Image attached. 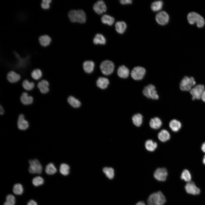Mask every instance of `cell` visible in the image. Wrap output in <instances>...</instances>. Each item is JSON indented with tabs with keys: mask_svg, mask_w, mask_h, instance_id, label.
<instances>
[{
	"mask_svg": "<svg viewBox=\"0 0 205 205\" xmlns=\"http://www.w3.org/2000/svg\"><path fill=\"white\" fill-rule=\"evenodd\" d=\"M169 19L168 14L164 11H161L157 12L155 16L156 22L159 25L161 26L166 24L168 22Z\"/></svg>",
	"mask_w": 205,
	"mask_h": 205,
	"instance_id": "ba28073f",
	"label": "cell"
},
{
	"mask_svg": "<svg viewBox=\"0 0 205 205\" xmlns=\"http://www.w3.org/2000/svg\"><path fill=\"white\" fill-rule=\"evenodd\" d=\"M103 172L109 179H112L114 176V171L111 167H105L103 169Z\"/></svg>",
	"mask_w": 205,
	"mask_h": 205,
	"instance_id": "d590c367",
	"label": "cell"
},
{
	"mask_svg": "<svg viewBox=\"0 0 205 205\" xmlns=\"http://www.w3.org/2000/svg\"><path fill=\"white\" fill-rule=\"evenodd\" d=\"M181 124L179 121L173 119L170 122L169 126L171 130L175 132L178 131L181 128Z\"/></svg>",
	"mask_w": 205,
	"mask_h": 205,
	"instance_id": "f546056e",
	"label": "cell"
},
{
	"mask_svg": "<svg viewBox=\"0 0 205 205\" xmlns=\"http://www.w3.org/2000/svg\"><path fill=\"white\" fill-rule=\"evenodd\" d=\"M203 163L204 165H205V155H204V158L203 159Z\"/></svg>",
	"mask_w": 205,
	"mask_h": 205,
	"instance_id": "c3c4849f",
	"label": "cell"
},
{
	"mask_svg": "<svg viewBox=\"0 0 205 205\" xmlns=\"http://www.w3.org/2000/svg\"><path fill=\"white\" fill-rule=\"evenodd\" d=\"M4 110L3 106L1 104L0 105V114L3 115L4 113Z\"/></svg>",
	"mask_w": 205,
	"mask_h": 205,
	"instance_id": "ee69618b",
	"label": "cell"
},
{
	"mask_svg": "<svg viewBox=\"0 0 205 205\" xmlns=\"http://www.w3.org/2000/svg\"><path fill=\"white\" fill-rule=\"evenodd\" d=\"M201 149L205 153V142L202 144L201 147Z\"/></svg>",
	"mask_w": 205,
	"mask_h": 205,
	"instance_id": "7dc6e473",
	"label": "cell"
},
{
	"mask_svg": "<svg viewBox=\"0 0 205 205\" xmlns=\"http://www.w3.org/2000/svg\"><path fill=\"white\" fill-rule=\"evenodd\" d=\"M69 165L65 163L62 164L60 166V173L63 175H67L69 173Z\"/></svg>",
	"mask_w": 205,
	"mask_h": 205,
	"instance_id": "74e56055",
	"label": "cell"
},
{
	"mask_svg": "<svg viewBox=\"0 0 205 205\" xmlns=\"http://www.w3.org/2000/svg\"><path fill=\"white\" fill-rule=\"evenodd\" d=\"M93 9L96 13L101 15L106 12L107 8L103 1L99 0L96 2L94 5Z\"/></svg>",
	"mask_w": 205,
	"mask_h": 205,
	"instance_id": "2e32d148",
	"label": "cell"
},
{
	"mask_svg": "<svg viewBox=\"0 0 205 205\" xmlns=\"http://www.w3.org/2000/svg\"><path fill=\"white\" fill-rule=\"evenodd\" d=\"M181 178L182 180L188 183L191 181V175L188 170L184 169L181 173Z\"/></svg>",
	"mask_w": 205,
	"mask_h": 205,
	"instance_id": "e575fe53",
	"label": "cell"
},
{
	"mask_svg": "<svg viewBox=\"0 0 205 205\" xmlns=\"http://www.w3.org/2000/svg\"><path fill=\"white\" fill-rule=\"evenodd\" d=\"M167 175V171L165 168H159L157 169L155 171L153 174L155 178L160 181H166Z\"/></svg>",
	"mask_w": 205,
	"mask_h": 205,
	"instance_id": "8fae6325",
	"label": "cell"
},
{
	"mask_svg": "<svg viewBox=\"0 0 205 205\" xmlns=\"http://www.w3.org/2000/svg\"><path fill=\"white\" fill-rule=\"evenodd\" d=\"M23 88L27 91H30L32 90L35 87L34 83L32 81H29L27 79L23 80L21 83Z\"/></svg>",
	"mask_w": 205,
	"mask_h": 205,
	"instance_id": "44dd1931",
	"label": "cell"
},
{
	"mask_svg": "<svg viewBox=\"0 0 205 205\" xmlns=\"http://www.w3.org/2000/svg\"><path fill=\"white\" fill-rule=\"evenodd\" d=\"M20 101L22 105L29 106L33 103L34 99L32 96L29 95L27 92H23L20 96Z\"/></svg>",
	"mask_w": 205,
	"mask_h": 205,
	"instance_id": "5bb4252c",
	"label": "cell"
},
{
	"mask_svg": "<svg viewBox=\"0 0 205 205\" xmlns=\"http://www.w3.org/2000/svg\"><path fill=\"white\" fill-rule=\"evenodd\" d=\"M201 99L203 102H205V90L203 92L201 96Z\"/></svg>",
	"mask_w": 205,
	"mask_h": 205,
	"instance_id": "f6af8a7d",
	"label": "cell"
},
{
	"mask_svg": "<svg viewBox=\"0 0 205 205\" xmlns=\"http://www.w3.org/2000/svg\"><path fill=\"white\" fill-rule=\"evenodd\" d=\"M13 191L15 194L20 195L23 192V189L22 185L20 183L15 184L13 188Z\"/></svg>",
	"mask_w": 205,
	"mask_h": 205,
	"instance_id": "8d00e7d4",
	"label": "cell"
},
{
	"mask_svg": "<svg viewBox=\"0 0 205 205\" xmlns=\"http://www.w3.org/2000/svg\"><path fill=\"white\" fill-rule=\"evenodd\" d=\"M196 82L192 77H184L181 81L180 89L182 91H190L196 84Z\"/></svg>",
	"mask_w": 205,
	"mask_h": 205,
	"instance_id": "3957f363",
	"label": "cell"
},
{
	"mask_svg": "<svg viewBox=\"0 0 205 205\" xmlns=\"http://www.w3.org/2000/svg\"><path fill=\"white\" fill-rule=\"evenodd\" d=\"M101 21L104 24L109 26L113 24L114 22V18L108 15H104L101 18Z\"/></svg>",
	"mask_w": 205,
	"mask_h": 205,
	"instance_id": "f1b7e54d",
	"label": "cell"
},
{
	"mask_svg": "<svg viewBox=\"0 0 205 205\" xmlns=\"http://www.w3.org/2000/svg\"><path fill=\"white\" fill-rule=\"evenodd\" d=\"M68 15L70 20L72 22H77L83 23L86 20L85 13L81 9L71 10L69 12Z\"/></svg>",
	"mask_w": 205,
	"mask_h": 205,
	"instance_id": "7a4b0ae2",
	"label": "cell"
},
{
	"mask_svg": "<svg viewBox=\"0 0 205 205\" xmlns=\"http://www.w3.org/2000/svg\"><path fill=\"white\" fill-rule=\"evenodd\" d=\"M149 124L151 128L156 130L159 129L161 127L162 122L159 118L155 117L151 119Z\"/></svg>",
	"mask_w": 205,
	"mask_h": 205,
	"instance_id": "603a6c76",
	"label": "cell"
},
{
	"mask_svg": "<svg viewBox=\"0 0 205 205\" xmlns=\"http://www.w3.org/2000/svg\"><path fill=\"white\" fill-rule=\"evenodd\" d=\"M30 75L33 79L36 81L39 80L42 77L43 74L42 71L37 68L33 69L31 72Z\"/></svg>",
	"mask_w": 205,
	"mask_h": 205,
	"instance_id": "484cf974",
	"label": "cell"
},
{
	"mask_svg": "<svg viewBox=\"0 0 205 205\" xmlns=\"http://www.w3.org/2000/svg\"><path fill=\"white\" fill-rule=\"evenodd\" d=\"M127 28L126 23L123 21L117 22L115 24V29L116 31L119 34H123L126 31Z\"/></svg>",
	"mask_w": 205,
	"mask_h": 205,
	"instance_id": "ac0fdd59",
	"label": "cell"
},
{
	"mask_svg": "<svg viewBox=\"0 0 205 205\" xmlns=\"http://www.w3.org/2000/svg\"><path fill=\"white\" fill-rule=\"evenodd\" d=\"M187 19L188 22L190 24H196L198 27H202L204 25L205 22L203 18L199 14L194 12L188 14Z\"/></svg>",
	"mask_w": 205,
	"mask_h": 205,
	"instance_id": "277c9868",
	"label": "cell"
},
{
	"mask_svg": "<svg viewBox=\"0 0 205 205\" xmlns=\"http://www.w3.org/2000/svg\"><path fill=\"white\" fill-rule=\"evenodd\" d=\"M30 165L28 171L30 173L32 174H40L42 170V166L38 161L37 159H30L28 161Z\"/></svg>",
	"mask_w": 205,
	"mask_h": 205,
	"instance_id": "52a82bcc",
	"label": "cell"
},
{
	"mask_svg": "<svg viewBox=\"0 0 205 205\" xmlns=\"http://www.w3.org/2000/svg\"><path fill=\"white\" fill-rule=\"evenodd\" d=\"M95 66L94 62L91 61H86L83 64V69L87 73H91L93 70Z\"/></svg>",
	"mask_w": 205,
	"mask_h": 205,
	"instance_id": "cb8c5ba5",
	"label": "cell"
},
{
	"mask_svg": "<svg viewBox=\"0 0 205 205\" xmlns=\"http://www.w3.org/2000/svg\"><path fill=\"white\" fill-rule=\"evenodd\" d=\"M32 182L34 186H37L43 184L44 182V181L42 177L38 176L34 177L33 179Z\"/></svg>",
	"mask_w": 205,
	"mask_h": 205,
	"instance_id": "ab89813d",
	"label": "cell"
},
{
	"mask_svg": "<svg viewBox=\"0 0 205 205\" xmlns=\"http://www.w3.org/2000/svg\"><path fill=\"white\" fill-rule=\"evenodd\" d=\"M93 42L95 44H104L106 40L104 36L100 34H97L93 39Z\"/></svg>",
	"mask_w": 205,
	"mask_h": 205,
	"instance_id": "1f68e13d",
	"label": "cell"
},
{
	"mask_svg": "<svg viewBox=\"0 0 205 205\" xmlns=\"http://www.w3.org/2000/svg\"><path fill=\"white\" fill-rule=\"evenodd\" d=\"M45 171L47 174L52 175L55 173L57 170L54 164L52 163H50L46 166Z\"/></svg>",
	"mask_w": 205,
	"mask_h": 205,
	"instance_id": "836d02e7",
	"label": "cell"
},
{
	"mask_svg": "<svg viewBox=\"0 0 205 205\" xmlns=\"http://www.w3.org/2000/svg\"><path fill=\"white\" fill-rule=\"evenodd\" d=\"M27 205H37V203L34 200H31L27 203Z\"/></svg>",
	"mask_w": 205,
	"mask_h": 205,
	"instance_id": "7bdbcfd3",
	"label": "cell"
},
{
	"mask_svg": "<svg viewBox=\"0 0 205 205\" xmlns=\"http://www.w3.org/2000/svg\"><path fill=\"white\" fill-rule=\"evenodd\" d=\"M37 87L39 92L42 94H48L50 91V84L46 79H43L38 82Z\"/></svg>",
	"mask_w": 205,
	"mask_h": 205,
	"instance_id": "7c38bea8",
	"label": "cell"
},
{
	"mask_svg": "<svg viewBox=\"0 0 205 205\" xmlns=\"http://www.w3.org/2000/svg\"><path fill=\"white\" fill-rule=\"evenodd\" d=\"M204 90V86L203 85L198 84L195 85L190 91L192 96V99L194 100L201 99Z\"/></svg>",
	"mask_w": 205,
	"mask_h": 205,
	"instance_id": "9c48e42d",
	"label": "cell"
},
{
	"mask_svg": "<svg viewBox=\"0 0 205 205\" xmlns=\"http://www.w3.org/2000/svg\"><path fill=\"white\" fill-rule=\"evenodd\" d=\"M67 101L70 105L74 108H79L81 105L80 102L73 96H69L67 99Z\"/></svg>",
	"mask_w": 205,
	"mask_h": 205,
	"instance_id": "d6a6232c",
	"label": "cell"
},
{
	"mask_svg": "<svg viewBox=\"0 0 205 205\" xmlns=\"http://www.w3.org/2000/svg\"><path fill=\"white\" fill-rule=\"evenodd\" d=\"M114 68V63L109 60H106L102 62L100 68L102 73L104 75H108L113 71Z\"/></svg>",
	"mask_w": 205,
	"mask_h": 205,
	"instance_id": "5b68a950",
	"label": "cell"
},
{
	"mask_svg": "<svg viewBox=\"0 0 205 205\" xmlns=\"http://www.w3.org/2000/svg\"><path fill=\"white\" fill-rule=\"evenodd\" d=\"M17 126L18 128L21 130H25L29 126L28 122L25 119L24 116L22 114H20L19 116Z\"/></svg>",
	"mask_w": 205,
	"mask_h": 205,
	"instance_id": "e0dca14e",
	"label": "cell"
},
{
	"mask_svg": "<svg viewBox=\"0 0 205 205\" xmlns=\"http://www.w3.org/2000/svg\"><path fill=\"white\" fill-rule=\"evenodd\" d=\"M135 205H146L143 201H140L137 202Z\"/></svg>",
	"mask_w": 205,
	"mask_h": 205,
	"instance_id": "bcb514c9",
	"label": "cell"
},
{
	"mask_svg": "<svg viewBox=\"0 0 205 205\" xmlns=\"http://www.w3.org/2000/svg\"><path fill=\"white\" fill-rule=\"evenodd\" d=\"M120 3L122 5H126L131 4L132 3V0H120Z\"/></svg>",
	"mask_w": 205,
	"mask_h": 205,
	"instance_id": "b9f144b4",
	"label": "cell"
},
{
	"mask_svg": "<svg viewBox=\"0 0 205 205\" xmlns=\"http://www.w3.org/2000/svg\"><path fill=\"white\" fill-rule=\"evenodd\" d=\"M145 72L146 70L143 67L140 66H136L132 70L131 76L135 80H140L143 78Z\"/></svg>",
	"mask_w": 205,
	"mask_h": 205,
	"instance_id": "30bf717a",
	"label": "cell"
},
{
	"mask_svg": "<svg viewBox=\"0 0 205 205\" xmlns=\"http://www.w3.org/2000/svg\"><path fill=\"white\" fill-rule=\"evenodd\" d=\"M117 73L118 76L123 78H126L129 75L130 71L125 66L122 65L119 67Z\"/></svg>",
	"mask_w": 205,
	"mask_h": 205,
	"instance_id": "d6986e66",
	"label": "cell"
},
{
	"mask_svg": "<svg viewBox=\"0 0 205 205\" xmlns=\"http://www.w3.org/2000/svg\"><path fill=\"white\" fill-rule=\"evenodd\" d=\"M39 40L41 46L46 47L50 44L51 41V39L48 35H44L40 36L39 38Z\"/></svg>",
	"mask_w": 205,
	"mask_h": 205,
	"instance_id": "4316f807",
	"label": "cell"
},
{
	"mask_svg": "<svg viewBox=\"0 0 205 205\" xmlns=\"http://www.w3.org/2000/svg\"><path fill=\"white\" fill-rule=\"evenodd\" d=\"M51 0H43L41 4L42 7L44 9H48L50 8V4L51 3Z\"/></svg>",
	"mask_w": 205,
	"mask_h": 205,
	"instance_id": "60d3db41",
	"label": "cell"
},
{
	"mask_svg": "<svg viewBox=\"0 0 205 205\" xmlns=\"http://www.w3.org/2000/svg\"><path fill=\"white\" fill-rule=\"evenodd\" d=\"M15 203V197L12 194H9L6 197V200L4 203V205H14Z\"/></svg>",
	"mask_w": 205,
	"mask_h": 205,
	"instance_id": "f35d334b",
	"label": "cell"
},
{
	"mask_svg": "<svg viewBox=\"0 0 205 205\" xmlns=\"http://www.w3.org/2000/svg\"><path fill=\"white\" fill-rule=\"evenodd\" d=\"M143 117L140 114L138 113L134 115L132 120L134 124L137 127H139L142 124Z\"/></svg>",
	"mask_w": 205,
	"mask_h": 205,
	"instance_id": "4dcf8cb0",
	"label": "cell"
},
{
	"mask_svg": "<svg viewBox=\"0 0 205 205\" xmlns=\"http://www.w3.org/2000/svg\"><path fill=\"white\" fill-rule=\"evenodd\" d=\"M7 80L11 84L16 83L19 81L21 79L20 75L13 70L8 72L6 75Z\"/></svg>",
	"mask_w": 205,
	"mask_h": 205,
	"instance_id": "4fadbf2b",
	"label": "cell"
},
{
	"mask_svg": "<svg viewBox=\"0 0 205 205\" xmlns=\"http://www.w3.org/2000/svg\"><path fill=\"white\" fill-rule=\"evenodd\" d=\"M145 145L147 150L150 151H153L157 148V144L156 142L153 140H148L145 142Z\"/></svg>",
	"mask_w": 205,
	"mask_h": 205,
	"instance_id": "83f0119b",
	"label": "cell"
},
{
	"mask_svg": "<svg viewBox=\"0 0 205 205\" xmlns=\"http://www.w3.org/2000/svg\"><path fill=\"white\" fill-rule=\"evenodd\" d=\"M143 93L145 96L148 98L157 99L159 98L155 87L152 84L145 87L143 91Z\"/></svg>",
	"mask_w": 205,
	"mask_h": 205,
	"instance_id": "8992f818",
	"label": "cell"
},
{
	"mask_svg": "<svg viewBox=\"0 0 205 205\" xmlns=\"http://www.w3.org/2000/svg\"><path fill=\"white\" fill-rule=\"evenodd\" d=\"M158 137L161 141L164 142L169 139L170 135L167 131L163 129L161 130L159 133Z\"/></svg>",
	"mask_w": 205,
	"mask_h": 205,
	"instance_id": "d4e9b609",
	"label": "cell"
},
{
	"mask_svg": "<svg viewBox=\"0 0 205 205\" xmlns=\"http://www.w3.org/2000/svg\"><path fill=\"white\" fill-rule=\"evenodd\" d=\"M165 197L160 191L153 193L149 196L147 202L148 205H163L166 202Z\"/></svg>",
	"mask_w": 205,
	"mask_h": 205,
	"instance_id": "6da1fadb",
	"label": "cell"
},
{
	"mask_svg": "<svg viewBox=\"0 0 205 205\" xmlns=\"http://www.w3.org/2000/svg\"><path fill=\"white\" fill-rule=\"evenodd\" d=\"M185 188L187 193L193 195H198L200 192V189L193 181L187 183L185 186Z\"/></svg>",
	"mask_w": 205,
	"mask_h": 205,
	"instance_id": "9a60e30c",
	"label": "cell"
},
{
	"mask_svg": "<svg viewBox=\"0 0 205 205\" xmlns=\"http://www.w3.org/2000/svg\"><path fill=\"white\" fill-rule=\"evenodd\" d=\"M109 82L108 79L104 77H99L96 82L97 86L102 89L106 88L109 85Z\"/></svg>",
	"mask_w": 205,
	"mask_h": 205,
	"instance_id": "7402d4cb",
	"label": "cell"
},
{
	"mask_svg": "<svg viewBox=\"0 0 205 205\" xmlns=\"http://www.w3.org/2000/svg\"><path fill=\"white\" fill-rule=\"evenodd\" d=\"M163 5L162 0H157L152 2L150 6L151 9L154 12H158L161 11Z\"/></svg>",
	"mask_w": 205,
	"mask_h": 205,
	"instance_id": "ffe728a7",
	"label": "cell"
}]
</instances>
